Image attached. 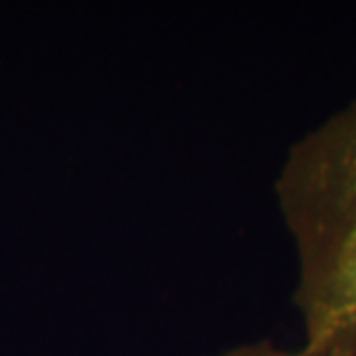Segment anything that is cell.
Returning <instances> with one entry per match:
<instances>
[{
	"instance_id": "7a4b0ae2",
	"label": "cell",
	"mask_w": 356,
	"mask_h": 356,
	"mask_svg": "<svg viewBox=\"0 0 356 356\" xmlns=\"http://www.w3.org/2000/svg\"><path fill=\"white\" fill-rule=\"evenodd\" d=\"M214 356H315L311 353L303 350L301 346L297 348H283L277 346L271 341H257V343H248V344H238L234 348H228L224 353Z\"/></svg>"
},
{
	"instance_id": "6da1fadb",
	"label": "cell",
	"mask_w": 356,
	"mask_h": 356,
	"mask_svg": "<svg viewBox=\"0 0 356 356\" xmlns=\"http://www.w3.org/2000/svg\"><path fill=\"white\" fill-rule=\"evenodd\" d=\"M275 200L297 264L299 346L356 356V99L293 143Z\"/></svg>"
}]
</instances>
